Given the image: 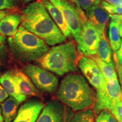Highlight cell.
I'll return each mask as SVG.
<instances>
[{
  "label": "cell",
  "mask_w": 122,
  "mask_h": 122,
  "mask_svg": "<svg viewBox=\"0 0 122 122\" xmlns=\"http://www.w3.org/2000/svg\"><path fill=\"white\" fill-rule=\"evenodd\" d=\"M22 25L26 30L43 40L48 45L64 43L66 37L55 23L41 3H30L22 10Z\"/></svg>",
  "instance_id": "obj_1"
},
{
  "label": "cell",
  "mask_w": 122,
  "mask_h": 122,
  "mask_svg": "<svg viewBox=\"0 0 122 122\" xmlns=\"http://www.w3.org/2000/svg\"><path fill=\"white\" fill-rule=\"evenodd\" d=\"M56 97L63 104L77 112L93 109L96 91L90 86L83 75L72 73L61 81Z\"/></svg>",
  "instance_id": "obj_2"
},
{
  "label": "cell",
  "mask_w": 122,
  "mask_h": 122,
  "mask_svg": "<svg viewBox=\"0 0 122 122\" xmlns=\"http://www.w3.org/2000/svg\"><path fill=\"white\" fill-rule=\"evenodd\" d=\"M79 53L75 43L70 41L54 46L36 62L39 66L63 76L78 71Z\"/></svg>",
  "instance_id": "obj_3"
},
{
  "label": "cell",
  "mask_w": 122,
  "mask_h": 122,
  "mask_svg": "<svg viewBox=\"0 0 122 122\" xmlns=\"http://www.w3.org/2000/svg\"><path fill=\"white\" fill-rule=\"evenodd\" d=\"M10 51L13 57L21 63L37 61L49 50L43 40L20 25L14 36L8 39Z\"/></svg>",
  "instance_id": "obj_4"
},
{
  "label": "cell",
  "mask_w": 122,
  "mask_h": 122,
  "mask_svg": "<svg viewBox=\"0 0 122 122\" xmlns=\"http://www.w3.org/2000/svg\"><path fill=\"white\" fill-rule=\"evenodd\" d=\"M22 70L30 77L38 90L44 93H53L58 86V79L54 74L41 67L26 64Z\"/></svg>",
  "instance_id": "obj_5"
},
{
  "label": "cell",
  "mask_w": 122,
  "mask_h": 122,
  "mask_svg": "<svg viewBox=\"0 0 122 122\" xmlns=\"http://www.w3.org/2000/svg\"><path fill=\"white\" fill-rule=\"evenodd\" d=\"M63 15L71 35L76 42L80 36L83 22L87 19L85 12L68 2L67 0H49Z\"/></svg>",
  "instance_id": "obj_6"
},
{
  "label": "cell",
  "mask_w": 122,
  "mask_h": 122,
  "mask_svg": "<svg viewBox=\"0 0 122 122\" xmlns=\"http://www.w3.org/2000/svg\"><path fill=\"white\" fill-rule=\"evenodd\" d=\"M96 91V100L93 111L97 115L104 110H109L115 101L120 98L122 96L118 78L106 81L104 88Z\"/></svg>",
  "instance_id": "obj_7"
},
{
  "label": "cell",
  "mask_w": 122,
  "mask_h": 122,
  "mask_svg": "<svg viewBox=\"0 0 122 122\" xmlns=\"http://www.w3.org/2000/svg\"><path fill=\"white\" fill-rule=\"evenodd\" d=\"M100 37L99 32L88 19L84 20L80 36L76 41L77 48L80 54L86 57L97 54Z\"/></svg>",
  "instance_id": "obj_8"
},
{
  "label": "cell",
  "mask_w": 122,
  "mask_h": 122,
  "mask_svg": "<svg viewBox=\"0 0 122 122\" xmlns=\"http://www.w3.org/2000/svg\"><path fill=\"white\" fill-rule=\"evenodd\" d=\"M78 67L90 84L96 91L104 88L106 85L102 73L96 62L91 57L81 56L79 60Z\"/></svg>",
  "instance_id": "obj_9"
},
{
  "label": "cell",
  "mask_w": 122,
  "mask_h": 122,
  "mask_svg": "<svg viewBox=\"0 0 122 122\" xmlns=\"http://www.w3.org/2000/svg\"><path fill=\"white\" fill-rule=\"evenodd\" d=\"M44 106V103L39 99H28L19 108L17 115L12 122H36Z\"/></svg>",
  "instance_id": "obj_10"
},
{
  "label": "cell",
  "mask_w": 122,
  "mask_h": 122,
  "mask_svg": "<svg viewBox=\"0 0 122 122\" xmlns=\"http://www.w3.org/2000/svg\"><path fill=\"white\" fill-rule=\"evenodd\" d=\"M66 110L59 100L50 101L45 105L36 122H65Z\"/></svg>",
  "instance_id": "obj_11"
},
{
  "label": "cell",
  "mask_w": 122,
  "mask_h": 122,
  "mask_svg": "<svg viewBox=\"0 0 122 122\" xmlns=\"http://www.w3.org/2000/svg\"><path fill=\"white\" fill-rule=\"evenodd\" d=\"M85 13L88 21L97 29L100 35L106 34L110 16L109 14L101 6L100 4L92 7Z\"/></svg>",
  "instance_id": "obj_12"
},
{
  "label": "cell",
  "mask_w": 122,
  "mask_h": 122,
  "mask_svg": "<svg viewBox=\"0 0 122 122\" xmlns=\"http://www.w3.org/2000/svg\"><path fill=\"white\" fill-rule=\"evenodd\" d=\"M0 83L10 96L16 99L20 103L26 100L27 96L23 94L14 77L13 71H7L0 76Z\"/></svg>",
  "instance_id": "obj_13"
},
{
  "label": "cell",
  "mask_w": 122,
  "mask_h": 122,
  "mask_svg": "<svg viewBox=\"0 0 122 122\" xmlns=\"http://www.w3.org/2000/svg\"><path fill=\"white\" fill-rule=\"evenodd\" d=\"M14 77L16 80L20 91L26 96L39 97L40 93L30 77L22 70L15 69L13 71Z\"/></svg>",
  "instance_id": "obj_14"
},
{
  "label": "cell",
  "mask_w": 122,
  "mask_h": 122,
  "mask_svg": "<svg viewBox=\"0 0 122 122\" xmlns=\"http://www.w3.org/2000/svg\"><path fill=\"white\" fill-rule=\"evenodd\" d=\"M39 1L44 6L55 23L57 24L63 35L66 37H71V33L62 13L49 0H39Z\"/></svg>",
  "instance_id": "obj_15"
},
{
  "label": "cell",
  "mask_w": 122,
  "mask_h": 122,
  "mask_svg": "<svg viewBox=\"0 0 122 122\" xmlns=\"http://www.w3.org/2000/svg\"><path fill=\"white\" fill-rule=\"evenodd\" d=\"M22 16L20 14H9L0 21V33L4 36H14L22 23Z\"/></svg>",
  "instance_id": "obj_16"
},
{
  "label": "cell",
  "mask_w": 122,
  "mask_h": 122,
  "mask_svg": "<svg viewBox=\"0 0 122 122\" xmlns=\"http://www.w3.org/2000/svg\"><path fill=\"white\" fill-rule=\"evenodd\" d=\"M20 103L10 96L1 104L5 122H12L17 115Z\"/></svg>",
  "instance_id": "obj_17"
},
{
  "label": "cell",
  "mask_w": 122,
  "mask_h": 122,
  "mask_svg": "<svg viewBox=\"0 0 122 122\" xmlns=\"http://www.w3.org/2000/svg\"><path fill=\"white\" fill-rule=\"evenodd\" d=\"M100 35V40L98 42L97 55L107 63L112 66H115V62L112 60V49L106 35V34Z\"/></svg>",
  "instance_id": "obj_18"
},
{
  "label": "cell",
  "mask_w": 122,
  "mask_h": 122,
  "mask_svg": "<svg viewBox=\"0 0 122 122\" xmlns=\"http://www.w3.org/2000/svg\"><path fill=\"white\" fill-rule=\"evenodd\" d=\"M120 22L118 21H111L109 23V39L111 49L114 52L117 51L119 49L121 45L122 39L119 35V26Z\"/></svg>",
  "instance_id": "obj_19"
},
{
  "label": "cell",
  "mask_w": 122,
  "mask_h": 122,
  "mask_svg": "<svg viewBox=\"0 0 122 122\" xmlns=\"http://www.w3.org/2000/svg\"><path fill=\"white\" fill-rule=\"evenodd\" d=\"M89 57H91L93 59L98 66L106 81L117 78L118 76L115 66H112L107 63L105 61L102 60L97 54Z\"/></svg>",
  "instance_id": "obj_20"
},
{
  "label": "cell",
  "mask_w": 122,
  "mask_h": 122,
  "mask_svg": "<svg viewBox=\"0 0 122 122\" xmlns=\"http://www.w3.org/2000/svg\"><path fill=\"white\" fill-rule=\"evenodd\" d=\"M109 111L113 114L118 122H122V102L121 99L119 98L116 100Z\"/></svg>",
  "instance_id": "obj_21"
},
{
  "label": "cell",
  "mask_w": 122,
  "mask_h": 122,
  "mask_svg": "<svg viewBox=\"0 0 122 122\" xmlns=\"http://www.w3.org/2000/svg\"><path fill=\"white\" fill-rule=\"evenodd\" d=\"M96 122H118L110 111L107 110L101 111L96 118Z\"/></svg>",
  "instance_id": "obj_22"
},
{
  "label": "cell",
  "mask_w": 122,
  "mask_h": 122,
  "mask_svg": "<svg viewBox=\"0 0 122 122\" xmlns=\"http://www.w3.org/2000/svg\"><path fill=\"white\" fill-rule=\"evenodd\" d=\"M100 6L109 14H122V6L111 5L104 1H101Z\"/></svg>",
  "instance_id": "obj_23"
},
{
  "label": "cell",
  "mask_w": 122,
  "mask_h": 122,
  "mask_svg": "<svg viewBox=\"0 0 122 122\" xmlns=\"http://www.w3.org/2000/svg\"><path fill=\"white\" fill-rule=\"evenodd\" d=\"M79 6L85 12L94 6L100 4L101 0H77Z\"/></svg>",
  "instance_id": "obj_24"
},
{
  "label": "cell",
  "mask_w": 122,
  "mask_h": 122,
  "mask_svg": "<svg viewBox=\"0 0 122 122\" xmlns=\"http://www.w3.org/2000/svg\"><path fill=\"white\" fill-rule=\"evenodd\" d=\"M20 0H0V10H10L18 7Z\"/></svg>",
  "instance_id": "obj_25"
},
{
  "label": "cell",
  "mask_w": 122,
  "mask_h": 122,
  "mask_svg": "<svg viewBox=\"0 0 122 122\" xmlns=\"http://www.w3.org/2000/svg\"><path fill=\"white\" fill-rule=\"evenodd\" d=\"M7 53V44L6 37L0 33V60L5 58Z\"/></svg>",
  "instance_id": "obj_26"
},
{
  "label": "cell",
  "mask_w": 122,
  "mask_h": 122,
  "mask_svg": "<svg viewBox=\"0 0 122 122\" xmlns=\"http://www.w3.org/2000/svg\"><path fill=\"white\" fill-rule=\"evenodd\" d=\"M65 122H83L81 111H77L76 113L72 114V115H69L67 112V110Z\"/></svg>",
  "instance_id": "obj_27"
},
{
  "label": "cell",
  "mask_w": 122,
  "mask_h": 122,
  "mask_svg": "<svg viewBox=\"0 0 122 122\" xmlns=\"http://www.w3.org/2000/svg\"><path fill=\"white\" fill-rule=\"evenodd\" d=\"M83 122H95L94 112L91 109L81 111Z\"/></svg>",
  "instance_id": "obj_28"
},
{
  "label": "cell",
  "mask_w": 122,
  "mask_h": 122,
  "mask_svg": "<svg viewBox=\"0 0 122 122\" xmlns=\"http://www.w3.org/2000/svg\"><path fill=\"white\" fill-rule=\"evenodd\" d=\"M114 58L115 63L122 65V39L120 48L117 51L115 52V55H114Z\"/></svg>",
  "instance_id": "obj_29"
},
{
  "label": "cell",
  "mask_w": 122,
  "mask_h": 122,
  "mask_svg": "<svg viewBox=\"0 0 122 122\" xmlns=\"http://www.w3.org/2000/svg\"><path fill=\"white\" fill-rule=\"evenodd\" d=\"M9 94L4 88L0 84V103H2L8 98Z\"/></svg>",
  "instance_id": "obj_30"
},
{
  "label": "cell",
  "mask_w": 122,
  "mask_h": 122,
  "mask_svg": "<svg viewBox=\"0 0 122 122\" xmlns=\"http://www.w3.org/2000/svg\"><path fill=\"white\" fill-rule=\"evenodd\" d=\"M104 1L111 5L116 6H122V0H101Z\"/></svg>",
  "instance_id": "obj_31"
},
{
  "label": "cell",
  "mask_w": 122,
  "mask_h": 122,
  "mask_svg": "<svg viewBox=\"0 0 122 122\" xmlns=\"http://www.w3.org/2000/svg\"><path fill=\"white\" fill-rule=\"evenodd\" d=\"M116 65H117V72H118V77L119 79L120 84H121L122 87V65H119L118 63H116Z\"/></svg>",
  "instance_id": "obj_32"
},
{
  "label": "cell",
  "mask_w": 122,
  "mask_h": 122,
  "mask_svg": "<svg viewBox=\"0 0 122 122\" xmlns=\"http://www.w3.org/2000/svg\"><path fill=\"white\" fill-rule=\"evenodd\" d=\"M109 16L111 20L118 21V22L122 23V14H109Z\"/></svg>",
  "instance_id": "obj_33"
},
{
  "label": "cell",
  "mask_w": 122,
  "mask_h": 122,
  "mask_svg": "<svg viewBox=\"0 0 122 122\" xmlns=\"http://www.w3.org/2000/svg\"><path fill=\"white\" fill-rule=\"evenodd\" d=\"M9 14V12L7 10H0V21Z\"/></svg>",
  "instance_id": "obj_34"
},
{
  "label": "cell",
  "mask_w": 122,
  "mask_h": 122,
  "mask_svg": "<svg viewBox=\"0 0 122 122\" xmlns=\"http://www.w3.org/2000/svg\"><path fill=\"white\" fill-rule=\"evenodd\" d=\"M67 1H68L69 2L71 3V4H72L73 5H74L75 6L77 7V9H81L80 7V6H79L78 3H77V0H67ZM81 10H82V9H81Z\"/></svg>",
  "instance_id": "obj_35"
},
{
  "label": "cell",
  "mask_w": 122,
  "mask_h": 122,
  "mask_svg": "<svg viewBox=\"0 0 122 122\" xmlns=\"http://www.w3.org/2000/svg\"><path fill=\"white\" fill-rule=\"evenodd\" d=\"M0 122H5L2 113V109H1V107H0Z\"/></svg>",
  "instance_id": "obj_36"
},
{
  "label": "cell",
  "mask_w": 122,
  "mask_h": 122,
  "mask_svg": "<svg viewBox=\"0 0 122 122\" xmlns=\"http://www.w3.org/2000/svg\"><path fill=\"white\" fill-rule=\"evenodd\" d=\"M119 35L120 37L122 38V23H120L119 26Z\"/></svg>",
  "instance_id": "obj_37"
},
{
  "label": "cell",
  "mask_w": 122,
  "mask_h": 122,
  "mask_svg": "<svg viewBox=\"0 0 122 122\" xmlns=\"http://www.w3.org/2000/svg\"><path fill=\"white\" fill-rule=\"evenodd\" d=\"M21 1H22L24 4H28V3L33 2V1L34 2L36 0H21Z\"/></svg>",
  "instance_id": "obj_38"
},
{
  "label": "cell",
  "mask_w": 122,
  "mask_h": 122,
  "mask_svg": "<svg viewBox=\"0 0 122 122\" xmlns=\"http://www.w3.org/2000/svg\"><path fill=\"white\" fill-rule=\"evenodd\" d=\"M120 99H121V101H122V97H121V98H120Z\"/></svg>",
  "instance_id": "obj_39"
}]
</instances>
